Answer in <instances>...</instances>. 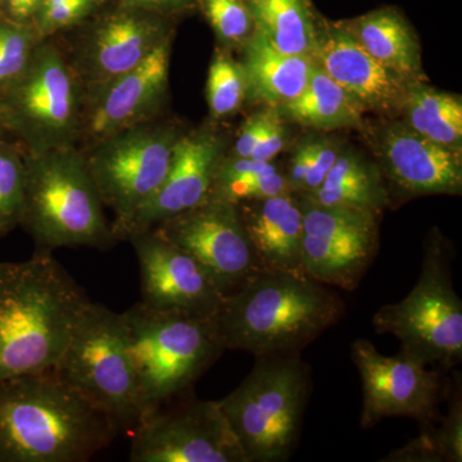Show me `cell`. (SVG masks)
Returning <instances> with one entry per match:
<instances>
[{"instance_id": "34", "label": "cell", "mask_w": 462, "mask_h": 462, "mask_svg": "<svg viewBox=\"0 0 462 462\" xmlns=\"http://www.w3.org/2000/svg\"><path fill=\"white\" fill-rule=\"evenodd\" d=\"M339 152L338 144L330 139H312L311 158L305 184L300 194L312 193L320 187L336 162Z\"/></svg>"}, {"instance_id": "5", "label": "cell", "mask_w": 462, "mask_h": 462, "mask_svg": "<svg viewBox=\"0 0 462 462\" xmlns=\"http://www.w3.org/2000/svg\"><path fill=\"white\" fill-rule=\"evenodd\" d=\"M23 225L38 249H106L116 242L112 225L88 169L84 152L71 147L25 157Z\"/></svg>"}, {"instance_id": "28", "label": "cell", "mask_w": 462, "mask_h": 462, "mask_svg": "<svg viewBox=\"0 0 462 462\" xmlns=\"http://www.w3.org/2000/svg\"><path fill=\"white\" fill-rule=\"evenodd\" d=\"M247 98L245 69L223 51H216L207 79V103L216 120L236 114Z\"/></svg>"}, {"instance_id": "18", "label": "cell", "mask_w": 462, "mask_h": 462, "mask_svg": "<svg viewBox=\"0 0 462 462\" xmlns=\"http://www.w3.org/2000/svg\"><path fill=\"white\" fill-rule=\"evenodd\" d=\"M380 172L388 181L389 202L431 194L460 196L462 151L438 144L403 121L382 125L375 138Z\"/></svg>"}, {"instance_id": "2", "label": "cell", "mask_w": 462, "mask_h": 462, "mask_svg": "<svg viewBox=\"0 0 462 462\" xmlns=\"http://www.w3.org/2000/svg\"><path fill=\"white\" fill-rule=\"evenodd\" d=\"M118 433L53 370L0 379V462H84Z\"/></svg>"}, {"instance_id": "23", "label": "cell", "mask_w": 462, "mask_h": 462, "mask_svg": "<svg viewBox=\"0 0 462 462\" xmlns=\"http://www.w3.org/2000/svg\"><path fill=\"white\" fill-rule=\"evenodd\" d=\"M247 97L278 108L297 98L309 84L315 60L281 53L254 30L245 45Z\"/></svg>"}, {"instance_id": "16", "label": "cell", "mask_w": 462, "mask_h": 462, "mask_svg": "<svg viewBox=\"0 0 462 462\" xmlns=\"http://www.w3.org/2000/svg\"><path fill=\"white\" fill-rule=\"evenodd\" d=\"M127 240L138 257L143 305L158 311L217 314L224 293L196 258L153 229Z\"/></svg>"}, {"instance_id": "24", "label": "cell", "mask_w": 462, "mask_h": 462, "mask_svg": "<svg viewBox=\"0 0 462 462\" xmlns=\"http://www.w3.org/2000/svg\"><path fill=\"white\" fill-rule=\"evenodd\" d=\"M297 196L318 205L349 207L379 215L389 206L387 187L379 167L351 149H340L318 189Z\"/></svg>"}, {"instance_id": "31", "label": "cell", "mask_w": 462, "mask_h": 462, "mask_svg": "<svg viewBox=\"0 0 462 462\" xmlns=\"http://www.w3.org/2000/svg\"><path fill=\"white\" fill-rule=\"evenodd\" d=\"M41 41L29 23H0V85L23 71Z\"/></svg>"}, {"instance_id": "10", "label": "cell", "mask_w": 462, "mask_h": 462, "mask_svg": "<svg viewBox=\"0 0 462 462\" xmlns=\"http://www.w3.org/2000/svg\"><path fill=\"white\" fill-rule=\"evenodd\" d=\"M180 136L175 126L151 120L112 134L84 152L100 199L115 214L114 234L160 189Z\"/></svg>"}, {"instance_id": "39", "label": "cell", "mask_w": 462, "mask_h": 462, "mask_svg": "<svg viewBox=\"0 0 462 462\" xmlns=\"http://www.w3.org/2000/svg\"><path fill=\"white\" fill-rule=\"evenodd\" d=\"M5 3L9 16L14 23H27L35 18L41 8L42 0H5Z\"/></svg>"}, {"instance_id": "20", "label": "cell", "mask_w": 462, "mask_h": 462, "mask_svg": "<svg viewBox=\"0 0 462 462\" xmlns=\"http://www.w3.org/2000/svg\"><path fill=\"white\" fill-rule=\"evenodd\" d=\"M314 60L365 111L388 115L401 112L411 81L382 65L339 21L316 18Z\"/></svg>"}, {"instance_id": "26", "label": "cell", "mask_w": 462, "mask_h": 462, "mask_svg": "<svg viewBox=\"0 0 462 462\" xmlns=\"http://www.w3.org/2000/svg\"><path fill=\"white\" fill-rule=\"evenodd\" d=\"M256 32L289 56L314 60L316 17L311 0H245Z\"/></svg>"}, {"instance_id": "12", "label": "cell", "mask_w": 462, "mask_h": 462, "mask_svg": "<svg viewBox=\"0 0 462 462\" xmlns=\"http://www.w3.org/2000/svg\"><path fill=\"white\" fill-rule=\"evenodd\" d=\"M297 197L302 211L303 272L321 284L354 291L378 254L380 215Z\"/></svg>"}, {"instance_id": "33", "label": "cell", "mask_w": 462, "mask_h": 462, "mask_svg": "<svg viewBox=\"0 0 462 462\" xmlns=\"http://www.w3.org/2000/svg\"><path fill=\"white\" fill-rule=\"evenodd\" d=\"M105 3L99 0H67L42 8L33 18V29L44 41L48 36L84 23L93 16Z\"/></svg>"}, {"instance_id": "21", "label": "cell", "mask_w": 462, "mask_h": 462, "mask_svg": "<svg viewBox=\"0 0 462 462\" xmlns=\"http://www.w3.org/2000/svg\"><path fill=\"white\" fill-rule=\"evenodd\" d=\"M236 206L263 272L306 275L302 211L296 194L245 200Z\"/></svg>"}, {"instance_id": "8", "label": "cell", "mask_w": 462, "mask_h": 462, "mask_svg": "<svg viewBox=\"0 0 462 462\" xmlns=\"http://www.w3.org/2000/svg\"><path fill=\"white\" fill-rule=\"evenodd\" d=\"M53 372L107 413L120 431L133 430L141 420L138 382L121 314L91 302Z\"/></svg>"}, {"instance_id": "37", "label": "cell", "mask_w": 462, "mask_h": 462, "mask_svg": "<svg viewBox=\"0 0 462 462\" xmlns=\"http://www.w3.org/2000/svg\"><path fill=\"white\" fill-rule=\"evenodd\" d=\"M196 5V0H118V5L123 7L141 9L171 18L190 11Z\"/></svg>"}, {"instance_id": "35", "label": "cell", "mask_w": 462, "mask_h": 462, "mask_svg": "<svg viewBox=\"0 0 462 462\" xmlns=\"http://www.w3.org/2000/svg\"><path fill=\"white\" fill-rule=\"evenodd\" d=\"M285 139H287V134H285L281 114L278 109L272 108L269 111V118H267L263 135L252 153L251 160L273 162V158L278 156L285 147Z\"/></svg>"}, {"instance_id": "11", "label": "cell", "mask_w": 462, "mask_h": 462, "mask_svg": "<svg viewBox=\"0 0 462 462\" xmlns=\"http://www.w3.org/2000/svg\"><path fill=\"white\" fill-rule=\"evenodd\" d=\"M133 462H248L218 401L181 396L132 430Z\"/></svg>"}, {"instance_id": "27", "label": "cell", "mask_w": 462, "mask_h": 462, "mask_svg": "<svg viewBox=\"0 0 462 462\" xmlns=\"http://www.w3.org/2000/svg\"><path fill=\"white\" fill-rule=\"evenodd\" d=\"M403 123L413 132L445 147L462 151V102L460 96L412 81L402 108Z\"/></svg>"}, {"instance_id": "22", "label": "cell", "mask_w": 462, "mask_h": 462, "mask_svg": "<svg viewBox=\"0 0 462 462\" xmlns=\"http://www.w3.org/2000/svg\"><path fill=\"white\" fill-rule=\"evenodd\" d=\"M339 23L382 65L411 83L424 81L418 36L397 8L374 9Z\"/></svg>"}, {"instance_id": "6", "label": "cell", "mask_w": 462, "mask_h": 462, "mask_svg": "<svg viewBox=\"0 0 462 462\" xmlns=\"http://www.w3.org/2000/svg\"><path fill=\"white\" fill-rule=\"evenodd\" d=\"M311 392L300 354L264 356L218 400L248 462L285 461L293 454Z\"/></svg>"}, {"instance_id": "38", "label": "cell", "mask_w": 462, "mask_h": 462, "mask_svg": "<svg viewBox=\"0 0 462 462\" xmlns=\"http://www.w3.org/2000/svg\"><path fill=\"white\" fill-rule=\"evenodd\" d=\"M312 139L298 145L293 156L289 161L287 176L289 190L293 194H300L305 184L307 170H309L310 158H311Z\"/></svg>"}, {"instance_id": "19", "label": "cell", "mask_w": 462, "mask_h": 462, "mask_svg": "<svg viewBox=\"0 0 462 462\" xmlns=\"http://www.w3.org/2000/svg\"><path fill=\"white\" fill-rule=\"evenodd\" d=\"M223 157V136L211 127L181 135L173 148L169 171L160 189L115 231L116 240L153 229L208 199L216 170Z\"/></svg>"}, {"instance_id": "4", "label": "cell", "mask_w": 462, "mask_h": 462, "mask_svg": "<svg viewBox=\"0 0 462 462\" xmlns=\"http://www.w3.org/2000/svg\"><path fill=\"white\" fill-rule=\"evenodd\" d=\"M143 416L185 396L223 356L215 316L158 311L142 302L121 314Z\"/></svg>"}, {"instance_id": "15", "label": "cell", "mask_w": 462, "mask_h": 462, "mask_svg": "<svg viewBox=\"0 0 462 462\" xmlns=\"http://www.w3.org/2000/svg\"><path fill=\"white\" fill-rule=\"evenodd\" d=\"M171 17L117 5L76 42L69 60L85 89L125 74L171 38Z\"/></svg>"}, {"instance_id": "40", "label": "cell", "mask_w": 462, "mask_h": 462, "mask_svg": "<svg viewBox=\"0 0 462 462\" xmlns=\"http://www.w3.org/2000/svg\"><path fill=\"white\" fill-rule=\"evenodd\" d=\"M62 2H67V0H42V5L41 8H39V11H41L42 8L50 7V5H57V3ZM99 2L106 3L107 0H99Z\"/></svg>"}, {"instance_id": "36", "label": "cell", "mask_w": 462, "mask_h": 462, "mask_svg": "<svg viewBox=\"0 0 462 462\" xmlns=\"http://www.w3.org/2000/svg\"><path fill=\"white\" fill-rule=\"evenodd\" d=\"M269 111L270 109H267V111L261 112V114L254 115L245 121L242 132L236 139V145H234V156L251 158L261 135H263L264 126H266Z\"/></svg>"}, {"instance_id": "30", "label": "cell", "mask_w": 462, "mask_h": 462, "mask_svg": "<svg viewBox=\"0 0 462 462\" xmlns=\"http://www.w3.org/2000/svg\"><path fill=\"white\" fill-rule=\"evenodd\" d=\"M218 41L227 47H245L256 30L245 0H196Z\"/></svg>"}, {"instance_id": "32", "label": "cell", "mask_w": 462, "mask_h": 462, "mask_svg": "<svg viewBox=\"0 0 462 462\" xmlns=\"http://www.w3.org/2000/svg\"><path fill=\"white\" fill-rule=\"evenodd\" d=\"M447 396L448 412L440 422L439 430L430 433L442 461L460 462L462 460V392L460 373L455 374L448 384Z\"/></svg>"}, {"instance_id": "9", "label": "cell", "mask_w": 462, "mask_h": 462, "mask_svg": "<svg viewBox=\"0 0 462 462\" xmlns=\"http://www.w3.org/2000/svg\"><path fill=\"white\" fill-rule=\"evenodd\" d=\"M5 85V116L29 156L75 145L83 124L85 88L54 42H39L23 71Z\"/></svg>"}, {"instance_id": "13", "label": "cell", "mask_w": 462, "mask_h": 462, "mask_svg": "<svg viewBox=\"0 0 462 462\" xmlns=\"http://www.w3.org/2000/svg\"><path fill=\"white\" fill-rule=\"evenodd\" d=\"M351 355L363 382V430L397 416L415 419L422 430L437 421L449 384L439 370L403 352L388 357L367 339L355 340Z\"/></svg>"}, {"instance_id": "1", "label": "cell", "mask_w": 462, "mask_h": 462, "mask_svg": "<svg viewBox=\"0 0 462 462\" xmlns=\"http://www.w3.org/2000/svg\"><path fill=\"white\" fill-rule=\"evenodd\" d=\"M90 303L51 251L0 263V379L53 370Z\"/></svg>"}, {"instance_id": "14", "label": "cell", "mask_w": 462, "mask_h": 462, "mask_svg": "<svg viewBox=\"0 0 462 462\" xmlns=\"http://www.w3.org/2000/svg\"><path fill=\"white\" fill-rule=\"evenodd\" d=\"M153 230L196 258L224 296L264 273L233 203L208 199Z\"/></svg>"}, {"instance_id": "7", "label": "cell", "mask_w": 462, "mask_h": 462, "mask_svg": "<svg viewBox=\"0 0 462 462\" xmlns=\"http://www.w3.org/2000/svg\"><path fill=\"white\" fill-rule=\"evenodd\" d=\"M452 261L447 243L428 240L415 287L373 318L376 333L396 337L401 352L439 372L462 360V302L452 282Z\"/></svg>"}, {"instance_id": "29", "label": "cell", "mask_w": 462, "mask_h": 462, "mask_svg": "<svg viewBox=\"0 0 462 462\" xmlns=\"http://www.w3.org/2000/svg\"><path fill=\"white\" fill-rule=\"evenodd\" d=\"M25 197V157L0 144V236L23 223Z\"/></svg>"}, {"instance_id": "17", "label": "cell", "mask_w": 462, "mask_h": 462, "mask_svg": "<svg viewBox=\"0 0 462 462\" xmlns=\"http://www.w3.org/2000/svg\"><path fill=\"white\" fill-rule=\"evenodd\" d=\"M170 57L171 38L125 74L85 89L80 136H87L94 144L112 134L153 120L169 90Z\"/></svg>"}, {"instance_id": "25", "label": "cell", "mask_w": 462, "mask_h": 462, "mask_svg": "<svg viewBox=\"0 0 462 462\" xmlns=\"http://www.w3.org/2000/svg\"><path fill=\"white\" fill-rule=\"evenodd\" d=\"M276 109L289 120L318 130L363 126L365 112L363 106L316 62L305 90Z\"/></svg>"}, {"instance_id": "3", "label": "cell", "mask_w": 462, "mask_h": 462, "mask_svg": "<svg viewBox=\"0 0 462 462\" xmlns=\"http://www.w3.org/2000/svg\"><path fill=\"white\" fill-rule=\"evenodd\" d=\"M345 314L327 285L288 273H261L225 296L216 324L225 349L254 357L300 354Z\"/></svg>"}]
</instances>
